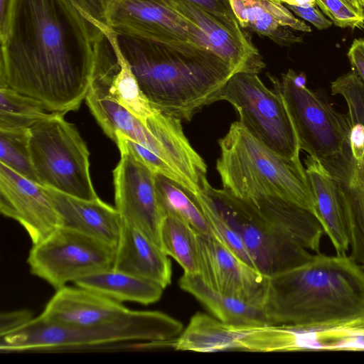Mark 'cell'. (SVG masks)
Wrapping results in <instances>:
<instances>
[{
	"label": "cell",
	"mask_w": 364,
	"mask_h": 364,
	"mask_svg": "<svg viewBox=\"0 0 364 364\" xmlns=\"http://www.w3.org/2000/svg\"><path fill=\"white\" fill-rule=\"evenodd\" d=\"M183 329L179 321L158 311L129 309L114 320L85 326L64 325L39 315L0 336V350H63L130 341L159 343L176 338Z\"/></svg>",
	"instance_id": "8992f818"
},
{
	"label": "cell",
	"mask_w": 364,
	"mask_h": 364,
	"mask_svg": "<svg viewBox=\"0 0 364 364\" xmlns=\"http://www.w3.org/2000/svg\"><path fill=\"white\" fill-rule=\"evenodd\" d=\"M282 3H285L289 6H316V0H280Z\"/></svg>",
	"instance_id": "74e56055"
},
{
	"label": "cell",
	"mask_w": 364,
	"mask_h": 364,
	"mask_svg": "<svg viewBox=\"0 0 364 364\" xmlns=\"http://www.w3.org/2000/svg\"><path fill=\"white\" fill-rule=\"evenodd\" d=\"M28 310L2 312L0 316V336L9 333L26 324L33 318Z\"/></svg>",
	"instance_id": "d6a6232c"
},
{
	"label": "cell",
	"mask_w": 364,
	"mask_h": 364,
	"mask_svg": "<svg viewBox=\"0 0 364 364\" xmlns=\"http://www.w3.org/2000/svg\"><path fill=\"white\" fill-rule=\"evenodd\" d=\"M350 256L364 267V162L341 186Z\"/></svg>",
	"instance_id": "d4e9b609"
},
{
	"label": "cell",
	"mask_w": 364,
	"mask_h": 364,
	"mask_svg": "<svg viewBox=\"0 0 364 364\" xmlns=\"http://www.w3.org/2000/svg\"><path fill=\"white\" fill-rule=\"evenodd\" d=\"M316 1V5L336 26L364 30V17L359 15L346 0Z\"/></svg>",
	"instance_id": "4dcf8cb0"
},
{
	"label": "cell",
	"mask_w": 364,
	"mask_h": 364,
	"mask_svg": "<svg viewBox=\"0 0 364 364\" xmlns=\"http://www.w3.org/2000/svg\"><path fill=\"white\" fill-rule=\"evenodd\" d=\"M105 24L117 36L191 43L212 51L203 32L162 0H116L107 11Z\"/></svg>",
	"instance_id": "7c38bea8"
},
{
	"label": "cell",
	"mask_w": 364,
	"mask_h": 364,
	"mask_svg": "<svg viewBox=\"0 0 364 364\" xmlns=\"http://www.w3.org/2000/svg\"><path fill=\"white\" fill-rule=\"evenodd\" d=\"M349 141L353 158V172L360 168L364 162V124H357L351 127Z\"/></svg>",
	"instance_id": "836d02e7"
},
{
	"label": "cell",
	"mask_w": 364,
	"mask_h": 364,
	"mask_svg": "<svg viewBox=\"0 0 364 364\" xmlns=\"http://www.w3.org/2000/svg\"><path fill=\"white\" fill-rule=\"evenodd\" d=\"M241 28H248L281 46L301 43L293 31L311 32V27L296 18L281 2L273 0H227Z\"/></svg>",
	"instance_id": "d6986e66"
},
{
	"label": "cell",
	"mask_w": 364,
	"mask_h": 364,
	"mask_svg": "<svg viewBox=\"0 0 364 364\" xmlns=\"http://www.w3.org/2000/svg\"><path fill=\"white\" fill-rule=\"evenodd\" d=\"M216 170L223 188L242 200L277 198L320 217L301 160L275 153L255 138L239 122L231 124L218 141ZM321 223V222H320Z\"/></svg>",
	"instance_id": "5b68a950"
},
{
	"label": "cell",
	"mask_w": 364,
	"mask_h": 364,
	"mask_svg": "<svg viewBox=\"0 0 364 364\" xmlns=\"http://www.w3.org/2000/svg\"><path fill=\"white\" fill-rule=\"evenodd\" d=\"M163 250L183 268L184 273L199 274L197 231L173 214H167L161 229Z\"/></svg>",
	"instance_id": "cb8c5ba5"
},
{
	"label": "cell",
	"mask_w": 364,
	"mask_h": 364,
	"mask_svg": "<svg viewBox=\"0 0 364 364\" xmlns=\"http://www.w3.org/2000/svg\"><path fill=\"white\" fill-rule=\"evenodd\" d=\"M112 268L164 289L171 282V263L166 253L135 226L122 220Z\"/></svg>",
	"instance_id": "ac0fdd59"
},
{
	"label": "cell",
	"mask_w": 364,
	"mask_h": 364,
	"mask_svg": "<svg viewBox=\"0 0 364 364\" xmlns=\"http://www.w3.org/2000/svg\"><path fill=\"white\" fill-rule=\"evenodd\" d=\"M115 247L78 230L61 226L33 245L31 272L58 290L68 282L112 267Z\"/></svg>",
	"instance_id": "8fae6325"
},
{
	"label": "cell",
	"mask_w": 364,
	"mask_h": 364,
	"mask_svg": "<svg viewBox=\"0 0 364 364\" xmlns=\"http://www.w3.org/2000/svg\"><path fill=\"white\" fill-rule=\"evenodd\" d=\"M331 89L333 95H340L346 100L350 127L364 124V82L358 73L352 69L339 76L331 82Z\"/></svg>",
	"instance_id": "f546056e"
},
{
	"label": "cell",
	"mask_w": 364,
	"mask_h": 364,
	"mask_svg": "<svg viewBox=\"0 0 364 364\" xmlns=\"http://www.w3.org/2000/svg\"><path fill=\"white\" fill-rule=\"evenodd\" d=\"M119 150L121 158L113 171L115 208L122 221L162 248L161 229L166 214L158 198L155 173L132 152Z\"/></svg>",
	"instance_id": "4fadbf2b"
},
{
	"label": "cell",
	"mask_w": 364,
	"mask_h": 364,
	"mask_svg": "<svg viewBox=\"0 0 364 364\" xmlns=\"http://www.w3.org/2000/svg\"><path fill=\"white\" fill-rule=\"evenodd\" d=\"M287 7L296 15L311 23L318 30L327 29L333 24L331 20L324 17L316 6H296L287 5Z\"/></svg>",
	"instance_id": "d590c367"
},
{
	"label": "cell",
	"mask_w": 364,
	"mask_h": 364,
	"mask_svg": "<svg viewBox=\"0 0 364 364\" xmlns=\"http://www.w3.org/2000/svg\"><path fill=\"white\" fill-rule=\"evenodd\" d=\"M202 191L240 237L256 269L271 277L296 267L321 252L310 242L271 223L249 202L213 187L205 178Z\"/></svg>",
	"instance_id": "ba28073f"
},
{
	"label": "cell",
	"mask_w": 364,
	"mask_h": 364,
	"mask_svg": "<svg viewBox=\"0 0 364 364\" xmlns=\"http://www.w3.org/2000/svg\"><path fill=\"white\" fill-rule=\"evenodd\" d=\"M50 113L34 99L9 87L0 88V129H30Z\"/></svg>",
	"instance_id": "4316f807"
},
{
	"label": "cell",
	"mask_w": 364,
	"mask_h": 364,
	"mask_svg": "<svg viewBox=\"0 0 364 364\" xmlns=\"http://www.w3.org/2000/svg\"><path fill=\"white\" fill-rule=\"evenodd\" d=\"M257 75L233 74L218 101L232 105L239 122L267 147L283 157L300 160L297 138L282 95L269 89Z\"/></svg>",
	"instance_id": "30bf717a"
},
{
	"label": "cell",
	"mask_w": 364,
	"mask_h": 364,
	"mask_svg": "<svg viewBox=\"0 0 364 364\" xmlns=\"http://www.w3.org/2000/svg\"><path fill=\"white\" fill-rule=\"evenodd\" d=\"M89 108L104 132L132 152L154 173L161 174L195 192L207 166L186 137L181 120L156 110L144 125L119 104L104 95L95 96Z\"/></svg>",
	"instance_id": "277c9868"
},
{
	"label": "cell",
	"mask_w": 364,
	"mask_h": 364,
	"mask_svg": "<svg viewBox=\"0 0 364 364\" xmlns=\"http://www.w3.org/2000/svg\"><path fill=\"white\" fill-rule=\"evenodd\" d=\"M267 75L282 95L300 150L320 161L342 186L347 183L353 168L348 115L337 112L307 87L296 86L289 69L281 79Z\"/></svg>",
	"instance_id": "52a82bcc"
},
{
	"label": "cell",
	"mask_w": 364,
	"mask_h": 364,
	"mask_svg": "<svg viewBox=\"0 0 364 364\" xmlns=\"http://www.w3.org/2000/svg\"><path fill=\"white\" fill-rule=\"evenodd\" d=\"M273 1H277V2H281L280 0H273Z\"/></svg>",
	"instance_id": "60d3db41"
},
{
	"label": "cell",
	"mask_w": 364,
	"mask_h": 364,
	"mask_svg": "<svg viewBox=\"0 0 364 364\" xmlns=\"http://www.w3.org/2000/svg\"><path fill=\"white\" fill-rule=\"evenodd\" d=\"M73 283L120 303L130 301L144 305L158 301L164 289L155 282L112 268L82 277Z\"/></svg>",
	"instance_id": "603a6c76"
},
{
	"label": "cell",
	"mask_w": 364,
	"mask_h": 364,
	"mask_svg": "<svg viewBox=\"0 0 364 364\" xmlns=\"http://www.w3.org/2000/svg\"><path fill=\"white\" fill-rule=\"evenodd\" d=\"M0 210L19 223L36 245L62 226L49 188L0 163Z\"/></svg>",
	"instance_id": "5bb4252c"
},
{
	"label": "cell",
	"mask_w": 364,
	"mask_h": 364,
	"mask_svg": "<svg viewBox=\"0 0 364 364\" xmlns=\"http://www.w3.org/2000/svg\"><path fill=\"white\" fill-rule=\"evenodd\" d=\"M193 198L206 219L210 233L237 257L257 269L240 237L219 215L202 190Z\"/></svg>",
	"instance_id": "f1b7e54d"
},
{
	"label": "cell",
	"mask_w": 364,
	"mask_h": 364,
	"mask_svg": "<svg viewBox=\"0 0 364 364\" xmlns=\"http://www.w3.org/2000/svg\"><path fill=\"white\" fill-rule=\"evenodd\" d=\"M129 309L120 302L77 286H65L47 303L41 316L64 325L85 326L117 318Z\"/></svg>",
	"instance_id": "e0dca14e"
},
{
	"label": "cell",
	"mask_w": 364,
	"mask_h": 364,
	"mask_svg": "<svg viewBox=\"0 0 364 364\" xmlns=\"http://www.w3.org/2000/svg\"><path fill=\"white\" fill-rule=\"evenodd\" d=\"M361 3H362V5H363V6L364 8V0H361Z\"/></svg>",
	"instance_id": "ab89813d"
},
{
	"label": "cell",
	"mask_w": 364,
	"mask_h": 364,
	"mask_svg": "<svg viewBox=\"0 0 364 364\" xmlns=\"http://www.w3.org/2000/svg\"><path fill=\"white\" fill-rule=\"evenodd\" d=\"M348 57L352 69H354L364 82V39L355 38L348 49Z\"/></svg>",
	"instance_id": "8d00e7d4"
},
{
	"label": "cell",
	"mask_w": 364,
	"mask_h": 364,
	"mask_svg": "<svg viewBox=\"0 0 364 364\" xmlns=\"http://www.w3.org/2000/svg\"><path fill=\"white\" fill-rule=\"evenodd\" d=\"M0 163L38 183L31 157L30 129H0Z\"/></svg>",
	"instance_id": "83f0119b"
},
{
	"label": "cell",
	"mask_w": 364,
	"mask_h": 364,
	"mask_svg": "<svg viewBox=\"0 0 364 364\" xmlns=\"http://www.w3.org/2000/svg\"><path fill=\"white\" fill-rule=\"evenodd\" d=\"M141 90L160 112L190 121L218 101L235 74L224 60L191 43H166L117 36Z\"/></svg>",
	"instance_id": "7a4b0ae2"
},
{
	"label": "cell",
	"mask_w": 364,
	"mask_h": 364,
	"mask_svg": "<svg viewBox=\"0 0 364 364\" xmlns=\"http://www.w3.org/2000/svg\"><path fill=\"white\" fill-rule=\"evenodd\" d=\"M176 13L194 24L206 37L211 50L228 63L235 73L259 74L265 63L251 41L241 40L210 14L188 0H162Z\"/></svg>",
	"instance_id": "2e32d148"
},
{
	"label": "cell",
	"mask_w": 364,
	"mask_h": 364,
	"mask_svg": "<svg viewBox=\"0 0 364 364\" xmlns=\"http://www.w3.org/2000/svg\"><path fill=\"white\" fill-rule=\"evenodd\" d=\"M350 6L361 16L364 17V8L361 0H346Z\"/></svg>",
	"instance_id": "f35d334b"
},
{
	"label": "cell",
	"mask_w": 364,
	"mask_h": 364,
	"mask_svg": "<svg viewBox=\"0 0 364 364\" xmlns=\"http://www.w3.org/2000/svg\"><path fill=\"white\" fill-rule=\"evenodd\" d=\"M49 191L61 216L62 226L116 247L122 220L115 208L99 198L85 200L51 188Z\"/></svg>",
	"instance_id": "44dd1931"
},
{
	"label": "cell",
	"mask_w": 364,
	"mask_h": 364,
	"mask_svg": "<svg viewBox=\"0 0 364 364\" xmlns=\"http://www.w3.org/2000/svg\"><path fill=\"white\" fill-rule=\"evenodd\" d=\"M0 39V88L63 115L85 100L107 43L71 0H10Z\"/></svg>",
	"instance_id": "6da1fadb"
},
{
	"label": "cell",
	"mask_w": 364,
	"mask_h": 364,
	"mask_svg": "<svg viewBox=\"0 0 364 364\" xmlns=\"http://www.w3.org/2000/svg\"><path fill=\"white\" fill-rule=\"evenodd\" d=\"M304 165L325 235L330 240L336 255H346L350 243L342 186L316 159L308 155Z\"/></svg>",
	"instance_id": "ffe728a7"
},
{
	"label": "cell",
	"mask_w": 364,
	"mask_h": 364,
	"mask_svg": "<svg viewBox=\"0 0 364 364\" xmlns=\"http://www.w3.org/2000/svg\"><path fill=\"white\" fill-rule=\"evenodd\" d=\"M155 185L166 216L167 214H173L187 222L198 232L210 233L206 219L193 195L180 184L161 174L155 173Z\"/></svg>",
	"instance_id": "484cf974"
},
{
	"label": "cell",
	"mask_w": 364,
	"mask_h": 364,
	"mask_svg": "<svg viewBox=\"0 0 364 364\" xmlns=\"http://www.w3.org/2000/svg\"><path fill=\"white\" fill-rule=\"evenodd\" d=\"M179 286L193 295L221 322L236 326L272 324L263 307L213 289L198 274L183 273L179 279Z\"/></svg>",
	"instance_id": "7402d4cb"
},
{
	"label": "cell",
	"mask_w": 364,
	"mask_h": 364,
	"mask_svg": "<svg viewBox=\"0 0 364 364\" xmlns=\"http://www.w3.org/2000/svg\"><path fill=\"white\" fill-rule=\"evenodd\" d=\"M197 5L229 32L243 41H250L247 35L241 29L227 0H188Z\"/></svg>",
	"instance_id": "1f68e13d"
},
{
	"label": "cell",
	"mask_w": 364,
	"mask_h": 364,
	"mask_svg": "<svg viewBox=\"0 0 364 364\" xmlns=\"http://www.w3.org/2000/svg\"><path fill=\"white\" fill-rule=\"evenodd\" d=\"M263 309L272 324L319 328L364 319V267L347 254L314 253L269 277Z\"/></svg>",
	"instance_id": "3957f363"
},
{
	"label": "cell",
	"mask_w": 364,
	"mask_h": 364,
	"mask_svg": "<svg viewBox=\"0 0 364 364\" xmlns=\"http://www.w3.org/2000/svg\"><path fill=\"white\" fill-rule=\"evenodd\" d=\"M80 10L97 21L106 23L107 11L116 0H71Z\"/></svg>",
	"instance_id": "e575fe53"
},
{
	"label": "cell",
	"mask_w": 364,
	"mask_h": 364,
	"mask_svg": "<svg viewBox=\"0 0 364 364\" xmlns=\"http://www.w3.org/2000/svg\"><path fill=\"white\" fill-rule=\"evenodd\" d=\"M199 275L213 289L263 307L269 277L242 261L213 234L197 232Z\"/></svg>",
	"instance_id": "9a60e30c"
},
{
	"label": "cell",
	"mask_w": 364,
	"mask_h": 364,
	"mask_svg": "<svg viewBox=\"0 0 364 364\" xmlns=\"http://www.w3.org/2000/svg\"><path fill=\"white\" fill-rule=\"evenodd\" d=\"M30 152L39 183L78 198H98L86 143L63 114L50 112L30 128Z\"/></svg>",
	"instance_id": "9c48e42d"
}]
</instances>
